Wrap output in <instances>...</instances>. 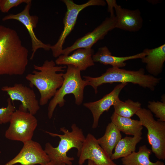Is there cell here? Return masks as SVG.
Wrapping results in <instances>:
<instances>
[{
    "label": "cell",
    "mask_w": 165,
    "mask_h": 165,
    "mask_svg": "<svg viewBox=\"0 0 165 165\" xmlns=\"http://www.w3.org/2000/svg\"><path fill=\"white\" fill-rule=\"evenodd\" d=\"M28 53L15 30L0 25V75H23Z\"/></svg>",
    "instance_id": "6da1fadb"
},
{
    "label": "cell",
    "mask_w": 165,
    "mask_h": 165,
    "mask_svg": "<svg viewBox=\"0 0 165 165\" xmlns=\"http://www.w3.org/2000/svg\"><path fill=\"white\" fill-rule=\"evenodd\" d=\"M52 60H46L40 66L34 65L35 70L26 76L30 86H35L40 94L39 105H46L55 95L64 81L62 72L66 66H57Z\"/></svg>",
    "instance_id": "7a4b0ae2"
},
{
    "label": "cell",
    "mask_w": 165,
    "mask_h": 165,
    "mask_svg": "<svg viewBox=\"0 0 165 165\" xmlns=\"http://www.w3.org/2000/svg\"><path fill=\"white\" fill-rule=\"evenodd\" d=\"M83 77L87 85L93 88L96 94L98 92L99 86L104 84L115 82L131 83L153 91L161 79L145 74V70L142 68L137 71H131L113 67L108 68L100 76L94 77L85 76Z\"/></svg>",
    "instance_id": "3957f363"
},
{
    "label": "cell",
    "mask_w": 165,
    "mask_h": 165,
    "mask_svg": "<svg viewBox=\"0 0 165 165\" xmlns=\"http://www.w3.org/2000/svg\"><path fill=\"white\" fill-rule=\"evenodd\" d=\"M71 128L72 131H70L64 127L61 128L60 130L63 133V134L45 131L51 136L58 137L60 139L57 147H53L49 142L46 143L45 145L44 150L50 161L54 162V165H61L63 164L72 165V161L74 158L68 157L67 154L73 148L77 149L78 157L80 154L86 137L82 129L79 128L75 124L72 125Z\"/></svg>",
    "instance_id": "277c9868"
},
{
    "label": "cell",
    "mask_w": 165,
    "mask_h": 165,
    "mask_svg": "<svg viewBox=\"0 0 165 165\" xmlns=\"http://www.w3.org/2000/svg\"><path fill=\"white\" fill-rule=\"evenodd\" d=\"M63 78L61 86L49 104L48 116L49 119L52 118L57 105L61 107L64 105V97L67 94H72L74 95L76 105H80L82 102L84 89L88 85L86 81L82 78L81 71L73 65H68Z\"/></svg>",
    "instance_id": "5b68a950"
},
{
    "label": "cell",
    "mask_w": 165,
    "mask_h": 165,
    "mask_svg": "<svg viewBox=\"0 0 165 165\" xmlns=\"http://www.w3.org/2000/svg\"><path fill=\"white\" fill-rule=\"evenodd\" d=\"M147 129L148 141L151 151L159 160L165 159V122L156 120L148 109L141 108L135 114Z\"/></svg>",
    "instance_id": "8992f818"
},
{
    "label": "cell",
    "mask_w": 165,
    "mask_h": 165,
    "mask_svg": "<svg viewBox=\"0 0 165 165\" xmlns=\"http://www.w3.org/2000/svg\"><path fill=\"white\" fill-rule=\"evenodd\" d=\"M9 122L5 134L7 139L23 143L32 140L38 125V120L34 115L19 109L13 113Z\"/></svg>",
    "instance_id": "52a82bcc"
},
{
    "label": "cell",
    "mask_w": 165,
    "mask_h": 165,
    "mask_svg": "<svg viewBox=\"0 0 165 165\" xmlns=\"http://www.w3.org/2000/svg\"><path fill=\"white\" fill-rule=\"evenodd\" d=\"M62 1L66 6L67 10L64 18L63 22L64 27L57 42L51 45L50 50L53 56L57 57L62 54L63 46L67 37L73 30L76 24L79 13L86 8L91 6H104L106 4L103 0H90L86 2L78 4L71 0H63Z\"/></svg>",
    "instance_id": "ba28073f"
},
{
    "label": "cell",
    "mask_w": 165,
    "mask_h": 165,
    "mask_svg": "<svg viewBox=\"0 0 165 165\" xmlns=\"http://www.w3.org/2000/svg\"><path fill=\"white\" fill-rule=\"evenodd\" d=\"M116 23L115 16L106 18L92 31L78 38L71 46L63 49L62 54L68 55L79 48H92L98 41L104 38L109 31L115 28Z\"/></svg>",
    "instance_id": "9c48e42d"
},
{
    "label": "cell",
    "mask_w": 165,
    "mask_h": 165,
    "mask_svg": "<svg viewBox=\"0 0 165 165\" xmlns=\"http://www.w3.org/2000/svg\"><path fill=\"white\" fill-rule=\"evenodd\" d=\"M19 152L14 158L3 165H46L50 161L44 149L38 142L33 141L23 143Z\"/></svg>",
    "instance_id": "30bf717a"
},
{
    "label": "cell",
    "mask_w": 165,
    "mask_h": 165,
    "mask_svg": "<svg viewBox=\"0 0 165 165\" xmlns=\"http://www.w3.org/2000/svg\"><path fill=\"white\" fill-rule=\"evenodd\" d=\"M1 90L6 92L13 102L18 101L21 103L19 109L35 115L40 109L39 102L33 90L21 83L13 86H3Z\"/></svg>",
    "instance_id": "8fae6325"
},
{
    "label": "cell",
    "mask_w": 165,
    "mask_h": 165,
    "mask_svg": "<svg viewBox=\"0 0 165 165\" xmlns=\"http://www.w3.org/2000/svg\"><path fill=\"white\" fill-rule=\"evenodd\" d=\"M31 2L26 4L24 9L16 14H11L5 16L2 19L3 21L9 20H17L22 24L27 29L31 38L32 44V53L30 59L32 60L37 50L42 49L46 51L50 50L51 45L46 44L39 39L36 37L34 29L36 27L38 18L36 16L31 15L29 11Z\"/></svg>",
    "instance_id": "7c38bea8"
},
{
    "label": "cell",
    "mask_w": 165,
    "mask_h": 165,
    "mask_svg": "<svg viewBox=\"0 0 165 165\" xmlns=\"http://www.w3.org/2000/svg\"><path fill=\"white\" fill-rule=\"evenodd\" d=\"M78 163L82 165L87 160L95 165H117L98 142L97 139L91 134L85 138L80 154Z\"/></svg>",
    "instance_id": "4fadbf2b"
},
{
    "label": "cell",
    "mask_w": 165,
    "mask_h": 165,
    "mask_svg": "<svg viewBox=\"0 0 165 165\" xmlns=\"http://www.w3.org/2000/svg\"><path fill=\"white\" fill-rule=\"evenodd\" d=\"M128 84L121 83L116 85L109 93L102 98L94 102L84 103L83 105L91 112L93 118L92 126L94 129L97 128L99 118L105 111H108L119 99V96L123 89Z\"/></svg>",
    "instance_id": "5bb4252c"
},
{
    "label": "cell",
    "mask_w": 165,
    "mask_h": 165,
    "mask_svg": "<svg viewBox=\"0 0 165 165\" xmlns=\"http://www.w3.org/2000/svg\"><path fill=\"white\" fill-rule=\"evenodd\" d=\"M114 9L116 19L115 28L131 32L138 31L141 28L143 20L139 9L131 10L123 8L117 3Z\"/></svg>",
    "instance_id": "9a60e30c"
},
{
    "label": "cell",
    "mask_w": 165,
    "mask_h": 165,
    "mask_svg": "<svg viewBox=\"0 0 165 165\" xmlns=\"http://www.w3.org/2000/svg\"><path fill=\"white\" fill-rule=\"evenodd\" d=\"M94 54V50L92 48H79L70 55H60L55 62L58 65H72L81 71H84L94 65L92 58Z\"/></svg>",
    "instance_id": "2e32d148"
},
{
    "label": "cell",
    "mask_w": 165,
    "mask_h": 165,
    "mask_svg": "<svg viewBox=\"0 0 165 165\" xmlns=\"http://www.w3.org/2000/svg\"><path fill=\"white\" fill-rule=\"evenodd\" d=\"M146 55L141 59L146 64V69L149 74L155 77L161 74L165 61V44L152 49L143 50Z\"/></svg>",
    "instance_id": "e0dca14e"
},
{
    "label": "cell",
    "mask_w": 165,
    "mask_h": 165,
    "mask_svg": "<svg viewBox=\"0 0 165 165\" xmlns=\"http://www.w3.org/2000/svg\"><path fill=\"white\" fill-rule=\"evenodd\" d=\"M146 55L143 51L135 55L125 56L117 57L112 55L111 52L106 46L101 47L94 54L92 58L94 62H99L104 65H109L113 67L121 68L126 65L125 61L132 59H141Z\"/></svg>",
    "instance_id": "ac0fdd59"
},
{
    "label": "cell",
    "mask_w": 165,
    "mask_h": 165,
    "mask_svg": "<svg viewBox=\"0 0 165 165\" xmlns=\"http://www.w3.org/2000/svg\"><path fill=\"white\" fill-rule=\"evenodd\" d=\"M110 118L111 122L120 131L133 136H141L143 126L139 120L122 117L114 112Z\"/></svg>",
    "instance_id": "d6986e66"
},
{
    "label": "cell",
    "mask_w": 165,
    "mask_h": 165,
    "mask_svg": "<svg viewBox=\"0 0 165 165\" xmlns=\"http://www.w3.org/2000/svg\"><path fill=\"white\" fill-rule=\"evenodd\" d=\"M120 131L112 122L107 126L104 135L97 139L99 145L110 157L113 151L122 138Z\"/></svg>",
    "instance_id": "ffe728a7"
},
{
    "label": "cell",
    "mask_w": 165,
    "mask_h": 165,
    "mask_svg": "<svg viewBox=\"0 0 165 165\" xmlns=\"http://www.w3.org/2000/svg\"><path fill=\"white\" fill-rule=\"evenodd\" d=\"M152 152L146 145L140 146L138 152H134L122 158V163L123 165H164L163 162L159 160L155 162L150 160V156Z\"/></svg>",
    "instance_id": "44dd1931"
},
{
    "label": "cell",
    "mask_w": 165,
    "mask_h": 165,
    "mask_svg": "<svg viewBox=\"0 0 165 165\" xmlns=\"http://www.w3.org/2000/svg\"><path fill=\"white\" fill-rule=\"evenodd\" d=\"M141 136H126L121 138L114 148L111 156L114 160L127 156L135 151L136 146L142 139Z\"/></svg>",
    "instance_id": "7402d4cb"
},
{
    "label": "cell",
    "mask_w": 165,
    "mask_h": 165,
    "mask_svg": "<svg viewBox=\"0 0 165 165\" xmlns=\"http://www.w3.org/2000/svg\"><path fill=\"white\" fill-rule=\"evenodd\" d=\"M141 105L138 101L130 99L123 101L119 98L113 106L114 113L122 117L130 118L141 108Z\"/></svg>",
    "instance_id": "603a6c76"
},
{
    "label": "cell",
    "mask_w": 165,
    "mask_h": 165,
    "mask_svg": "<svg viewBox=\"0 0 165 165\" xmlns=\"http://www.w3.org/2000/svg\"><path fill=\"white\" fill-rule=\"evenodd\" d=\"M161 101H155L148 102V109L154 113L159 121L165 122V96L162 97Z\"/></svg>",
    "instance_id": "cb8c5ba5"
},
{
    "label": "cell",
    "mask_w": 165,
    "mask_h": 165,
    "mask_svg": "<svg viewBox=\"0 0 165 165\" xmlns=\"http://www.w3.org/2000/svg\"><path fill=\"white\" fill-rule=\"evenodd\" d=\"M6 107L0 108V125L9 122L12 116L15 111V107L10 98L7 100Z\"/></svg>",
    "instance_id": "d4e9b609"
},
{
    "label": "cell",
    "mask_w": 165,
    "mask_h": 165,
    "mask_svg": "<svg viewBox=\"0 0 165 165\" xmlns=\"http://www.w3.org/2000/svg\"><path fill=\"white\" fill-rule=\"evenodd\" d=\"M31 2V0H0V11L3 13H7L14 7L22 3L28 4Z\"/></svg>",
    "instance_id": "484cf974"
},
{
    "label": "cell",
    "mask_w": 165,
    "mask_h": 165,
    "mask_svg": "<svg viewBox=\"0 0 165 165\" xmlns=\"http://www.w3.org/2000/svg\"><path fill=\"white\" fill-rule=\"evenodd\" d=\"M105 2L108 5V10L110 13V16H114V6L116 3L115 0H106Z\"/></svg>",
    "instance_id": "4316f807"
},
{
    "label": "cell",
    "mask_w": 165,
    "mask_h": 165,
    "mask_svg": "<svg viewBox=\"0 0 165 165\" xmlns=\"http://www.w3.org/2000/svg\"><path fill=\"white\" fill-rule=\"evenodd\" d=\"M61 165H66L65 164H63ZM87 165H95L94 164V163L92 161H91L90 160H88Z\"/></svg>",
    "instance_id": "83f0119b"
},
{
    "label": "cell",
    "mask_w": 165,
    "mask_h": 165,
    "mask_svg": "<svg viewBox=\"0 0 165 165\" xmlns=\"http://www.w3.org/2000/svg\"><path fill=\"white\" fill-rule=\"evenodd\" d=\"M46 165H54V163L53 161H50L49 163Z\"/></svg>",
    "instance_id": "f1b7e54d"
},
{
    "label": "cell",
    "mask_w": 165,
    "mask_h": 165,
    "mask_svg": "<svg viewBox=\"0 0 165 165\" xmlns=\"http://www.w3.org/2000/svg\"></svg>",
    "instance_id": "f546056e"
}]
</instances>
